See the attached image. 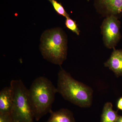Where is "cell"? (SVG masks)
Listing matches in <instances>:
<instances>
[{
    "label": "cell",
    "mask_w": 122,
    "mask_h": 122,
    "mask_svg": "<svg viewBox=\"0 0 122 122\" xmlns=\"http://www.w3.org/2000/svg\"><path fill=\"white\" fill-rule=\"evenodd\" d=\"M28 92L34 119L39 121L52 111L56 88L48 78L41 76L33 82Z\"/></svg>",
    "instance_id": "6da1fadb"
},
{
    "label": "cell",
    "mask_w": 122,
    "mask_h": 122,
    "mask_svg": "<svg viewBox=\"0 0 122 122\" xmlns=\"http://www.w3.org/2000/svg\"><path fill=\"white\" fill-rule=\"evenodd\" d=\"M58 76L57 91L63 98L81 107L91 106L93 96L91 88L76 81L63 69L59 71Z\"/></svg>",
    "instance_id": "7a4b0ae2"
},
{
    "label": "cell",
    "mask_w": 122,
    "mask_h": 122,
    "mask_svg": "<svg viewBox=\"0 0 122 122\" xmlns=\"http://www.w3.org/2000/svg\"><path fill=\"white\" fill-rule=\"evenodd\" d=\"M40 50L45 59L61 66L67 57V38L61 29L57 28L46 30L41 39Z\"/></svg>",
    "instance_id": "3957f363"
},
{
    "label": "cell",
    "mask_w": 122,
    "mask_h": 122,
    "mask_svg": "<svg viewBox=\"0 0 122 122\" xmlns=\"http://www.w3.org/2000/svg\"><path fill=\"white\" fill-rule=\"evenodd\" d=\"M13 94L11 115L13 122H34V116L29 96L28 89L20 79L10 82Z\"/></svg>",
    "instance_id": "277c9868"
},
{
    "label": "cell",
    "mask_w": 122,
    "mask_h": 122,
    "mask_svg": "<svg viewBox=\"0 0 122 122\" xmlns=\"http://www.w3.org/2000/svg\"><path fill=\"white\" fill-rule=\"evenodd\" d=\"M121 23L118 18L114 16L107 17L101 26L103 41L105 46L114 49L121 38Z\"/></svg>",
    "instance_id": "5b68a950"
},
{
    "label": "cell",
    "mask_w": 122,
    "mask_h": 122,
    "mask_svg": "<svg viewBox=\"0 0 122 122\" xmlns=\"http://www.w3.org/2000/svg\"><path fill=\"white\" fill-rule=\"evenodd\" d=\"M95 6L106 17L114 16L119 18L122 16V0H95Z\"/></svg>",
    "instance_id": "8992f818"
},
{
    "label": "cell",
    "mask_w": 122,
    "mask_h": 122,
    "mask_svg": "<svg viewBox=\"0 0 122 122\" xmlns=\"http://www.w3.org/2000/svg\"><path fill=\"white\" fill-rule=\"evenodd\" d=\"M113 49L104 65L113 71L117 77L122 76V49Z\"/></svg>",
    "instance_id": "52a82bcc"
},
{
    "label": "cell",
    "mask_w": 122,
    "mask_h": 122,
    "mask_svg": "<svg viewBox=\"0 0 122 122\" xmlns=\"http://www.w3.org/2000/svg\"><path fill=\"white\" fill-rule=\"evenodd\" d=\"M12 91L10 86L0 92V114H11L13 107Z\"/></svg>",
    "instance_id": "ba28073f"
},
{
    "label": "cell",
    "mask_w": 122,
    "mask_h": 122,
    "mask_svg": "<svg viewBox=\"0 0 122 122\" xmlns=\"http://www.w3.org/2000/svg\"><path fill=\"white\" fill-rule=\"evenodd\" d=\"M50 116L46 122H75L72 112L67 109H62L50 112Z\"/></svg>",
    "instance_id": "9c48e42d"
},
{
    "label": "cell",
    "mask_w": 122,
    "mask_h": 122,
    "mask_svg": "<svg viewBox=\"0 0 122 122\" xmlns=\"http://www.w3.org/2000/svg\"><path fill=\"white\" fill-rule=\"evenodd\" d=\"M119 116L113 109L112 103L107 102L103 107L101 122H116Z\"/></svg>",
    "instance_id": "30bf717a"
},
{
    "label": "cell",
    "mask_w": 122,
    "mask_h": 122,
    "mask_svg": "<svg viewBox=\"0 0 122 122\" xmlns=\"http://www.w3.org/2000/svg\"><path fill=\"white\" fill-rule=\"evenodd\" d=\"M55 10L59 15H62L66 18L69 17V15L66 12L65 10L61 3L57 2L55 0H49Z\"/></svg>",
    "instance_id": "8fae6325"
},
{
    "label": "cell",
    "mask_w": 122,
    "mask_h": 122,
    "mask_svg": "<svg viewBox=\"0 0 122 122\" xmlns=\"http://www.w3.org/2000/svg\"><path fill=\"white\" fill-rule=\"evenodd\" d=\"M65 25L66 27L73 32L75 33L77 35L80 34V30L79 29L76 21L72 20L69 17L66 18Z\"/></svg>",
    "instance_id": "7c38bea8"
},
{
    "label": "cell",
    "mask_w": 122,
    "mask_h": 122,
    "mask_svg": "<svg viewBox=\"0 0 122 122\" xmlns=\"http://www.w3.org/2000/svg\"><path fill=\"white\" fill-rule=\"evenodd\" d=\"M0 122H13L11 114H0Z\"/></svg>",
    "instance_id": "4fadbf2b"
},
{
    "label": "cell",
    "mask_w": 122,
    "mask_h": 122,
    "mask_svg": "<svg viewBox=\"0 0 122 122\" xmlns=\"http://www.w3.org/2000/svg\"><path fill=\"white\" fill-rule=\"evenodd\" d=\"M117 107L118 109L122 111V97H120L118 100Z\"/></svg>",
    "instance_id": "5bb4252c"
},
{
    "label": "cell",
    "mask_w": 122,
    "mask_h": 122,
    "mask_svg": "<svg viewBox=\"0 0 122 122\" xmlns=\"http://www.w3.org/2000/svg\"><path fill=\"white\" fill-rule=\"evenodd\" d=\"M116 122H122V116H119Z\"/></svg>",
    "instance_id": "9a60e30c"
}]
</instances>
